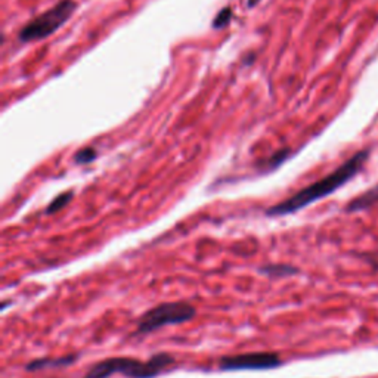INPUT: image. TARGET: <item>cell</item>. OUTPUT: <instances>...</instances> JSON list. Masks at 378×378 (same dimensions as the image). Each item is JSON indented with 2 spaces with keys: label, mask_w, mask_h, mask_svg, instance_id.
<instances>
[{
  "label": "cell",
  "mask_w": 378,
  "mask_h": 378,
  "mask_svg": "<svg viewBox=\"0 0 378 378\" xmlns=\"http://www.w3.org/2000/svg\"><path fill=\"white\" fill-rule=\"evenodd\" d=\"M172 363H174V358L169 354H157L148 361L124 356L107 358L96 362L83 378H109L114 374H121L128 378H154Z\"/></svg>",
  "instance_id": "2"
},
{
  "label": "cell",
  "mask_w": 378,
  "mask_h": 378,
  "mask_svg": "<svg viewBox=\"0 0 378 378\" xmlns=\"http://www.w3.org/2000/svg\"><path fill=\"white\" fill-rule=\"evenodd\" d=\"M77 359H79L77 355H67V356L55 358V359H47V358L34 359V361H31V362H29L27 365H25V370H27V371H40V370H46V368L70 367V365L74 363Z\"/></svg>",
  "instance_id": "7"
},
{
  "label": "cell",
  "mask_w": 378,
  "mask_h": 378,
  "mask_svg": "<svg viewBox=\"0 0 378 378\" xmlns=\"http://www.w3.org/2000/svg\"><path fill=\"white\" fill-rule=\"evenodd\" d=\"M377 203H378V183L374 185L372 188H370L368 191H365L363 194L351 199L345 210L347 213H359V211H365V210L371 209Z\"/></svg>",
  "instance_id": "6"
},
{
  "label": "cell",
  "mask_w": 378,
  "mask_h": 378,
  "mask_svg": "<svg viewBox=\"0 0 378 378\" xmlns=\"http://www.w3.org/2000/svg\"><path fill=\"white\" fill-rule=\"evenodd\" d=\"M259 0H248V6H255Z\"/></svg>",
  "instance_id": "12"
},
{
  "label": "cell",
  "mask_w": 378,
  "mask_h": 378,
  "mask_svg": "<svg viewBox=\"0 0 378 378\" xmlns=\"http://www.w3.org/2000/svg\"><path fill=\"white\" fill-rule=\"evenodd\" d=\"M281 363V358L272 351H251L222 358L219 368L222 371H264L278 368Z\"/></svg>",
  "instance_id": "5"
},
{
  "label": "cell",
  "mask_w": 378,
  "mask_h": 378,
  "mask_svg": "<svg viewBox=\"0 0 378 378\" xmlns=\"http://www.w3.org/2000/svg\"><path fill=\"white\" fill-rule=\"evenodd\" d=\"M95 158L96 151L93 148H83L74 156V161L77 162V165H87V162H92Z\"/></svg>",
  "instance_id": "10"
},
{
  "label": "cell",
  "mask_w": 378,
  "mask_h": 378,
  "mask_svg": "<svg viewBox=\"0 0 378 378\" xmlns=\"http://www.w3.org/2000/svg\"><path fill=\"white\" fill-rule=\"evenodd\" d=\"M231 18H232V9L231 8H223L213 21V29H216V30L223 29L225 25L229 24Z\"/></svg>",
  "instance_id": "11"
},
{
  "label": "cell",
  "mask_w": 378,
  "mask_h": 378,
  "mask_svg": "<svg viewBox=\"0 0 378 378\" xmlns=\"http://www.w3.org/2000/svg\"><path fill=\"white\" fill-rule=\"evenodd\" d=\"M371 156V149H361L351 157H349L343 165H340L334 169L330 174L324 176L319 181L310 183L309 186L300 189L298 192L293 194L289 198L281 201V203L275 204L266 210L268 216L278 218L287 216V214H293L296 211L303 210L305 207L317 203V201L334 194L337 189L343 188L347 182L363 170Z\"/></svg>",
  "instance_id": "1"
},
{
  "label": "cell",
  "mask_w": 378,
  "mask_h": 378,
  "mask_svg": "<svg viewBox=\"0 0 378 378\" xmlns=\"http://www.w3.org/2000/svg\"><path fill=\"white\" fill-rule=\"evenodd\" d=\"M75 9H77V3H75L74 0H61L54 8L37 15L24 25L18 34L20 42H39L49 36H52L71 18Z\"/></svg>",
  "instance_id": "4"
},
{
  "label": "cell",
  "mask_w": 378,
  "mask_h": 378,
  "mask_svg": "<svg viewBox=\"0 0 378 378\" xmlns=\"http://www.w3.org/2000/svg\"><path fill=\"white\" fill-rule=\"evenodd\" d=\"M197 309L186 301H166L146 310L137 321L135 337L154 333L162 326L185 324L195 318Z\"/></svg>",
  "instance_id": "3"
},
{
  "label": "cell",
  "mask_w": 378,
  "mask_h": 378,
  "mask_svg": "<svg viewBox=\"0 0 378 378\" xmlns=\"http://www.w3.org/2000/svg\"><path fill=\"white\" fill-rule=\"evenodd\" d=\"M298 272L297 268L289 266V264H266L260 268V273L268 275L271 278H285V276H293Z\"/></svg>",
  "instance_id": "8"
},
{
  "label": "cell",
  "mask_w": 378,
  "mask_h": 378,
  "mask_svg": "<svg viewBox=\"0 0 378 378\" xmlns=\"http://www.w3.org/2000/svg\"><path fill=\"white\" fill-rule=\"evenodd\" d=\"M71 198H73V192H66V194L58 195V197L52 201V203H50V204L47 206L46 213H47V214H54V213L59 211L61 209H64V207L70 203Z\"/></svg>",
  "instance_id": "9"
}]
</instances>
